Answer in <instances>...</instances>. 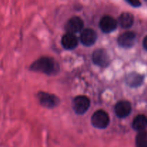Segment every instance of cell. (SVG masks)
I'll return each mask as SVG.
<instances>
[{
	"mask_svg": "<svg viewBox=\"0 0 147 147\" xmlns=\"http://www.w3.org/2000/svg\"><path fill=\"white\" fill-rule=\"evenodd\" d=\"M144 77L138 73H131L126 78V82L131 87H138L143 83Z\"/></svg>",
	"mask_w": 147,
	"mask_h": 147,
	"instance_id": "14",
	"label": "cell"
},
{
	"mask_svg": "<svg viewBox=\"0 0 147 147\" xmlns=\"http://www.w3.org/2000/svg\"><path fill=\"white\" fill-rule=\"evenodd\" d=\"M136 147H147V132H139L136 138Z\"/></svg>",
	"mask_w": 147,
	"mask_h": 147,
	"instance_id": "15",
	"label": "cell"
},
{
	"mask_svg": "<svg viewBox=\"0 0 147 147\" xmlns=\"http://www.w3.org/2000/svg\"><path fill=\"white\" fill-rule=\"evenodd\" d=\"M114 111L119 118H126L131 112V105L127 100H121L116 103Z\"/></svg>",
	"mask_w": 147,
	"mask_h": 147,
	"instance_id": "8",
	"label": "cell"
},
{
	"mask_svg": "<svg viewBox=\"0 0 147 147\" xmlns=\"http://www.w3.org/2000/svg\"><path fill=\"white\" fill-rule=\"evenodd\" d=\"M143 46H144V47L145 50H147V36H146V37H144V39Z\"/></svg>",
	"mask_w": 147,
	"mask_h": 147,
	"instance_id": "17",
	"label": "cell"
},
{
	"mask_svg": "<svg viewBox=\"0 0 147 147\" xmlns=\"http://www.w3.org/2000/svg\"><path fill=\"white\" fill-rule=\"evenodd\" d=\"M128 3L131 4L133 7H139L141 5V2L136 0H131V1H128Z\"/></svg>",
	"mask_w": 147,
	"mask_h": 147,
	"instance_id": "16",
	"label": "cell"
},
{
	"mask_svg": "<svg viewBox=\"0 0 147 147\" xmlns=\"http://www.w3.org/2000/svg\"><path fill=\"white\" fill-rule=\"evenodd\" d=\"M38 99L40 100V104L42 105L44 107L49 108V109L55 107L59 103L57 97L55 96L54 95L43 93V92H40L38 93Z\"/></svg>",
	"mask_w": 147,
	"mask_h": 147,
	"instance_id": "5",
	"label": "cell"
},
{
	"mask_svg": "<svg viewBox=\"0 0 147 147\" xmlns=\"http://www.w3.org/2000/svg\"><path fill=\"white\" fill-rule=\"evenodd\" d=\"M132 127L137 131H144L147 128V117L144 115H138L134 119Z\"/></svg>",
	"mask_w": 147,
	"mask_h": 147,
	"instance_id": "12",
	"label": "cell"
},
{
	"mask_svg": "<svg viewBox=\"0 0 147 147\" xmlns=\"http://www.w3.org/2000/svg\"><path fill=\"white\" fill-rule=\"evenodd\" d=\"M136 41V34L133 32H126L123 33L118 38V43L119 45L124 48H129L133 47Z\"/></svg>",
	"mask_w": 147,
	"mask_h": 147,
	"instance_id": "10",
	"label": "cell"
},
{
	"mask_svg": "<svg viewBox=\"0 0 147 147\" xmlns=\"http://www.w3.org/2000/svg\"><path fill=\"white\" fill-rule=\"evenodd\" d=\"M90 106V99L85 96H77L73 99L72 103L73 111L78 115L84 114L88 110Z\"/></svg>",
	"mask_w": 147,
	"mask_h": 147,
	"instance_id": "3",
	"label": "cell"
},
{
	"mask_svg": "<svg viewBox=\"0 0 147 147\" xmlns=\"http://www.w3.org/2000/svg\"><path fill=\"white\" fill-rule=\"evenodd\" d=\"M99 26L103 32L109 33L116 30L117 27V22L113 17L106 15L101 18Z\"/></svg>",
	"mask_w": 147,
	"mask_h": 147,
	"instance_id": "6",
	"label": "cell"
},
{
	"mask_svg": "<svg viewBox=\"0 0 147 147\" xmlns=\"http://www.w3.org/2000/svg\"><path fill=\"white\" fill-rule=\"evenodd\" d=\"M134 18L133 14L129 12L122 13L119 19V24L123 28H129L131 27L134 24Z\"/></svg>",
	"mask_w": 147,
	"mask_h": 147,
	"instance_id": "13",
	"label": "cell"
},
{
	"mask_svg": "<svg viewBox=\"0 0 147 147\" xmlns=\"http://www.w3.org/2000/svg\"><path fill=\"white\" fill-rule=\"evenodd\" d=\"M62 45L66 50H73L78 44V40L76 34L67 33L62 37Z\"/></svg>",
	"mask_w": 147,
	"mask_h": 147,
	"instance_id": "11",
	"label": "cell"
},
{
	"mask_svg": "<svg viewBox=\"0 0 147 147\" xmlns=\"http://www.w3.org/2000/svg\"><path fill=\"white\" fill-rule=\"evenodd\" d=\"M83 25L84 24L81 18L78 17H73L66 23L65 30L67 32V33L75 34V33L81 31Z\"/></svg>",
	"mask_w": 147,
	"mask_h": 147,
	"instance_id": "7",
	"label": "cell"
},
{
	"mask_svg": "<svg viewBox=\"0 0 147 147\" xmlns=\"http://www.w3.org/2000/svg\"><path fill=\"white\" fill-rule=\"evenodd\" d=\"M91 123L95 128L106 129L110 123L109 114L103 110H98L93 113L91 118Z\"/></svg>",
	"mask_w": 147,
	"mask_h": 147,
	"instance_id": "2",
	"label": "cell"
},
{
	"mask_svg": "<svg viewBox=\"0 0 147 147\" xmlns=\"http://www.w3.org/2000/svg\"><path fill=\"white\" fill-rule=\"evenodd\" d=\"M59 65L57 62L50 57H41L36 60L31 65V70L42 72L51 76L57 74L59 71Z\"/></svg>",
	"mask_w": 147,
	"mask_h": 147,
	"instance_id": "1",
	"label": "cell"
},
{
	"mask_svg": "<svg viewBox=\"0 0 147 147\" xmlns=\"http://www.w3.org/2000/svg\"><path fill=\"white\" fill-rule=\"evenodd\" d=\"M80 42L85 46H91L97 40V34L93 30L90 28L85 29L81 32L80 37Z\"/></svg>",
	"mask_w": 147,
	"mask_h": 147,
	"instance_id": "9",
	"label": "cell"
},
{
	"mask_svg": "<svg viewBox=\"0 0 147 147\" xmlns=\"http://www.w3.org/2000/svg\"><path fill=\"white\" fill-rule=\"evenodd\" d=\"M93 61L97 65L106 67L110 63L109 54L104 49H98L93 53Z\"/></svg>",
	"mask_w": 147,
	"mask_h": 147,
	"instance_id": "4",
	"label": "cell"
}]
</instances>
